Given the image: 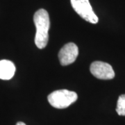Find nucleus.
<instances>
[{"instance_id": "1", "label": "nucleus", "mask_w": 125, "mask_h": 125, "mask_svg": "<svg viewBox=\"0 0 125 125\" xmlns=\"http://www.w3.org/2000/svg\"><path fill=\"white\" fill-rule=\"evenodd\" d=\"M33 21L36 28L35 44L39 49L47 46L49 40L50 20L49 14L45 9H39L33 16Z\"/></svg>"}, {"instance_id": "5", "label": "nucleus", "mask_w": 125, "mask_h": 125, "mask_svg": "<svg viewBox=\"0 0 125 125\" xmlns=\"http://www.w3.org/2000/svg\"><path fill=\"white\" fill-rule=\"evenodd\" d=\"M79 54V49L76 44L69 42L61 49L58 53L60 63L63 65H68L74 62Z\"/></svg>"}, {"instance_id": "6", "label": "nucleus", "mask_w": 125, "mask_h": 125, "mask_svg": "<svg viewBox=\"0 0 125 125\" xmlns=\"http://www.w3.org/2000/svg\"><path fill=\"white\" fill-rule=\"evenodd\" d=\"M15 66L9 60L0 61V79L9 80L13 77L15 73Z\"/></svg>"}, {"instance_id": "2", "label": "nucleus", "mask_w": 125, "mask_h": 125, "mask_svg": "<svg viewBox=\"0 0 125 125\" xmlns=\"http://www.w3.org/2000/svg\"><path fill=\"white\" fill-rule=\"evenodd\" d=\"M78 99V95L75 92L67 90H56L48 96L49 103L56 108L62 109L70 106Z\"/></svg>"}, {"instance_id": "3", "label": "nucleus", "mask_w": 125, "mask_h": 125, "mask_svg": "<svg viewBox=\"0 0 125 125\" xmlns=\"http://www.w3.org/2000/svg\"><path fill=\"white\" fill-rule=\"evenodd\" d=\"M72 8L81 18L92 24L98 22V18L94 13L89 0H70Z\"/></svg>"}, {"instance_id": "4", "label": "nucleus", "mask_w": 125, "mask_h": 125, "mask_svg": "<svg viewBox=\"0 0 125 125\" xmlns=\"http://www.w3.org/2000/svg\"><path fill=\"white\" fill-rule=\"evenodd\" d=\"M90 70L94 77L99 79L109 80L115 77V72L111 65L107 62H93L90 65Z\"/></svg>"}, {"instance_id": "8", "label": "nucleus", "mask_w": 125, "mask_h": 125, "mask_svg": "<svg viewBox=\"0 0 125 125\" xmlns=\"http://www.w3.org/2000/svg\"><path fill=\"white\" fill-rule=\"evenodd\" d=\"M16 125H26V124H24L22 122H18V123L16 124Z\"/></svg>"}, {"instance_id": "7", "label": "nucleus", "mask_w": 125, "mask_h": 125, "mask_svg": "<svg viewBox=\"0 0 125 125\" xmlns=\"http://www.w3.org/2000/svg\"><path fill=\"white\" fill-rule=\"evenodd\" d=\"M117 113L121 116H125V94L119 97L116 108Z\"/></svg>"}]
</instances>
